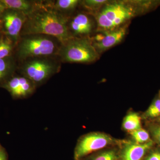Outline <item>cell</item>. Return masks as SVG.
Wrapping results in <instances>:
<instances>
[{
	"label": "cell",
	"instance_id": "6da1fadb",
	"mask_svg": "<svg viewBox=\"0 0 160 160\" xmlns=\"http://www.w3.org/2000/svg\"><path fill=\"white\" fill-rule=\"evenodd\" d=\"M69 21L55 9H49L38 3L33 11L26 16L21 34L49 36L63 44L74 38L69 31Z\"/></svg>",
	"mask_w": 160,
	"mask_h": 160
},
{
	"label": "cell",
	"instance_id": "7a4b0ae2",
	"mask_svg": "<svg viewBox=\"0 0 160 160\" xmlns=\"http://www.w3.org/2000/svg\"><path fill=\"white\" fill-rule=\"evenodd\" d=\"M156 2L113 1L108 2L94 13L97 30L99 32L111 31L128 24L129 20L141 13L151 9Z\"/></svg>",
	"mask_w": 160,
	"mask_h": 160
},
{
	"label": "cell",
	"instance_id": "3957f363",
	"mask_svg": "<svg viewBox=\"0 0 160 160\" xmlns=\"http://www.w3.org/2000/svg\"><path fill=\"white\" fill-rule=\"evenodd\" d=\"M59 54L65 62L89 63L99 58L100 55L91 39L73 38L62 44Z\"/></svg>",
	"mask_w": 160,
	"mask_h": 160
},
{
	"label": "cell",
	"instance_id": "277c9868",
	"mask_svg": "<svg viewBox=\"0 0 160 160\" xmlns=\"http://www.w3.org/2000/svg\"><path fill=\"white\" fill-rule=\"evenodd\" d=\"M50 37L38 34L24 38L19 45V57L23 59L46 58L58 53L60 48L54 40Z\"/></svg>",
	"mask_w": 160,
	"mask_h": 160
},
{
	"label": "cell",
	"instance_id": "5b68a950",
	"mask_svg": "<svg viewBox=\"0 0 160 160\" xmlns=\"http://www.w3.org/2000/svg\"><path fill=\"white\" fill-rule=\"evenodd\" d=\"M44 58L30 59L24 63L22 68L24 77L35 86L45 82L58 70L55 63Z\"/></svg>",
	"mask_w": 160,
	"mask_h": 160
},
{
	"label": "cell",
	"instance_id": "8992f818",
	"mask_svg": "<svg viewBox=\"0 0 160 160\" xmlns=\"http://www.w3.org/2000/svg\"><path fill=\"white\" fill-rule=\"evenodd\" d=\"M113 140L107 135L101 133H91L82 138L78 142L74 151V159L79 160L97 150L110 145Z\"/></svg>",
	"mask_w": 160,
	"mask_h": 160
},
{
	"label": "cell",
	"instance_id": "52a82bcc",
	"mask_svg": "<svg viewBox=\"0 0 160 160\" xmlns=\"http://www.w3.org/2000/svg\"><path fill=\"white\" fill-rule=\"evenodd\" d=\"M128 24L111 31L99 32L91 39L99 54L103 53L121 43L127 34Z\"/></svg>",
	"mask_w": 160,
	"mask_h": 160
},
{
	"label": "cell",
	"instance_id": "ba28073f",
	"mask_svg": "<svg viewBox=\"0 0 160 160\" xmlns=\"http://www.w3.org/2000/svg\"><path fill=\"white\" fill-rule=\"evenodd\" d=\"M3 31L12 41L17 42L21 34L26 20V15L23 12L10 10L5 11L2 16Z\"/></svg>",
	"mask_w": 160,
	"mask_h": 160
},
{
	"label": "cell",
	"instance_id": "9c48e42d",
	"mask_svg": "<svg viewBox=\"0 0 160 160\" xmlns=\"http://www.w3.org/2000/svg\"><path fill=\"white\" fill-rule=\"evenodd\" d=\"M68 27L73 37H86L92 32L94 24L89 15L81 12L75 16L70 22L69 21Z\"/></svg>",
	"mask_w": 160,
	"mask_h": 160
},
{
	"label": "cell",
	"instance_id": "30bf717a",
	"mask_svg": "<svg viewBox=\"0 0 160 160\" xmlns=\"http://www.w3.org/2000/svg\"><path fill=\"white\" fill-rule=\"evenodd\" d=\"M152 145V141L144 144H128L122 151V160H142L146 152L151 148Z\"/></svg>",
	"mask_w": 160,
	"mask_h": 160
},
{
	"label": "cell",
	"instance_id": "8fae6325",
	"mask_svg": "<svg viewBox=\"0 0 160 160\" xmlns=\"http://www.w3.org/2000/svg\"><path fill=\"white\" fill-rule=\"evenodd\" d=\"M7 9L23 12L26 16L34 10L37 4L26 0H1Z\"/></svg>",
	"mask_w": 160,
	"mask_h": 160
},
{
	"label": "cell",
	"instance_id": "7c38bea8",
	"mask_svg": "<svg viewBox=\"0 0 160 160\" xmlns=\"http://www.w3.org/2000/svg\"><path fill=\"white\" fill-rule=\"evenodd\" d=\"M34 87L35 85L30 80L25 77H21L19 87L12 96L17 98L26 97L32 93L34 90Z\"/></svg>",
	"mask_w": 160,
	"mask_h": 160
},
{
	"label": "cell",
	"instance_id": "4fadbf2b",
	"mask_svg": "<svg viewBox=\"0 0 160 160\" xmlns=\"http://www.w3.org/2000/svg\"><path fill=\"white\" fill-rule=\"evenodd\" d=\"M123 127L125 130L130 132L141 129V118L138 115L130 113L126 116L123 121Z\"/></svg>",
	"mask_w": 160,
	"mask_h": 160
},
{
	"label": "cell",
	"instance_id": "5bb4252c",
	"mask_svg": "<svg viewBox=\"0 0 160 160\" xmlns=\"http://www.w3.org/2000/svg\"><path fill=\"white\" fill-rule=\"evenodd\" d=\"M80 2L78 0H58L55 3L54 8L59 11H71L77 7Z\"/></svg>",
	"mask_w": 160,
	"mask_h": 160
},
{
	"label": "cell",
	"instance_id": "9a60e30c",
	"mask_svg": "<svg viewBox=\"0 0 160 160\" xmlns=\"http://www.w3.org/2000/svg\"><path fill=\"white\" fill-rule=\"evenodd\" d=\"M108 2L106 0H86L82 3L85 8L95 13L99 11Z\"/></svg>",
	"mask_w": 160,
	"mask_h": 160
},
{
	"label": "cell",
	"instance_id": "2e32d148",
	"mask_svg": "<svg viewBox=\"0 0 160 160\" xmlns=\"http://www.w3.org/2000/svg\"><path fill=\"white\" fill-rule=\"evenodd\" d=\"M12 41L9 38L0 40V59L6 58L11 54Z\"/></svg>",
	"mask_w": 160,
	"mask_h": 160
},
{
	"label": "cell",
	"instance_id": "e0dca14e",
	"mask_svg": "<svg viewBox=\"0 0 160 160\" xmlns=\"http://www.w3.org/2000/svg\"><path fill=\"white\" fill-rule=\"evenodd\" d=\"M132 138L136 143L144 144L149 142V133L145 129H141L130 132Z\"/></svg>",
	"mask_w": 160,
	"mask_h": 160
},
{
	"label": "cell",
	"instance_id": "ac0fdd59",
	"mask_svg": "<svg viewBox=\"0 0 160 160\" xmlns=\"http://www.w3.org/2000/svg\"><path fill=\"white\" fill-rule=\"evenodd\" d=\"M160 115V99L156 100L150 105L146 112V116L149 118H156Z\"/></svg>",
	"mask_w": 160,
	"mask_h": 160
},
{
	"label": "cell",
	"instance_id": "d6986e66",
	"mask_svg": "<svg viewBox=\"0 0 160 160\" xmlns=\"http://www.w3.org/2000/svg\"><path fill=\"white\" fill-rule=\"evenodd\" d=\"M6 59H0V81L5 78L11 70V64Z\"/></svg>",
	"mask_w": 160,
	"mask_h": 160
},
{
	"label": "cell",
	"instance_id": "ffe728a7",
	"mask_svg": "<svg viewBox=\"0 0 160 160\" xmlns=\"http://www.w3.org/2000/svg\"><path fill=\"white\" fill-rule=\"evenodd\" d=\"M117 155L113 150H109L101 153L90 160H117Z\"/></svg>",
	"mask_w": 160,
	"mask_h": 160
},
{
	"label": "cell",
	"instance_id": "44dd1931",
	"mask_svg": "<svg viewBox=\"0 0 160 160\" xmlns=\"http://www.w3.org/2000/svg\"><path fill=\"white\" fill-rule=\"evenodd\" d=\"M152 131L155 139L160 145V126H156Z\"/></svg>",
	"mask_w": 160,
	"mask_h": 160
},
{
	"label": "cell",
	"instance_id": "7402d4cb",
	"mask_svg": "<svg viewBox=\"0 0 160 160\" xmlns=\"http://www.w3.org/2000/svg\"><path fill=\"white\" fill-rule=\"evenodd\" d=\"M146 160H160V151L157 150L152 152Z\"/></svg>",
	"mask_w": 160,
	"mask_h": 160
},
{
	"label": "cell",
	"instance_id": "603a6c76",
	"mask_svg": "<svg viewBox=\"0 0 160 160\" xmlns=\"http://www.w3.org/2000/svg\"><path fill=\"white\" fill-rule=\"evenodd\" d=\"M0 160H8V154L6 149L0 144Z\"/></svg>",
	"mask_w": 160,
	"mask_h": 160
},
{
	"label": "cell",
	"instance_id": "cb8c5ba5",
	"mask_svg": "<svg viewBox=\"0 0 160 160\" xmlns=\"http://www.w3.org/2000/svg\"><path fill=\"white\" fill-rule=\"evenodd\" d=\"M6 8L5 5L1 1H0V17L2 16V15L4 12L6 11Z\"/></svg>",
	"mask_w": 160,
	"mask_h": 160
}]
</instances>
